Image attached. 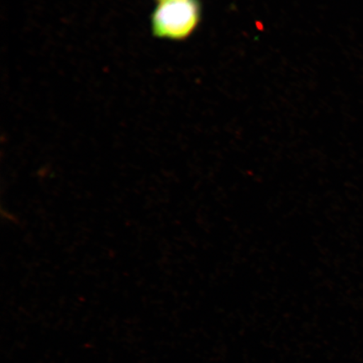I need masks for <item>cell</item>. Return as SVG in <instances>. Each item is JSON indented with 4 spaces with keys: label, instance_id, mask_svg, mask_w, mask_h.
Returning <instances> with one entry per match:
<instances>
[{
    "label": "cell",
    "instance_id": "cell-1",
    "mask_svg": "<svg viewBox=\"0 0 363 363\" xmlns=\"http://www.w3.org/2000/svg\"><path fill=\"white\" fill-rule=\"evenodd\" d=\"M201 19L199 0H167L158 3L152 13V33L157 38L187 39L194 33Z\"/></svg>",
    "mask_w": 363,
    "mask_h": 363
},
{
    "label": "cell",
    "instance_id": "cell-2",
    "mask_svg": "<svg viewBox=\"0 0 363 363\" xmlns=\"http://www.w3.org/2000/svg\"><path fill=\"white\" fill-rule=\"evenodd\" d=\"M158 3L167 1V0H157Z\"/></svg>",
    "mask_w": 363,
    "mask_h": 363
}]
</instances>
